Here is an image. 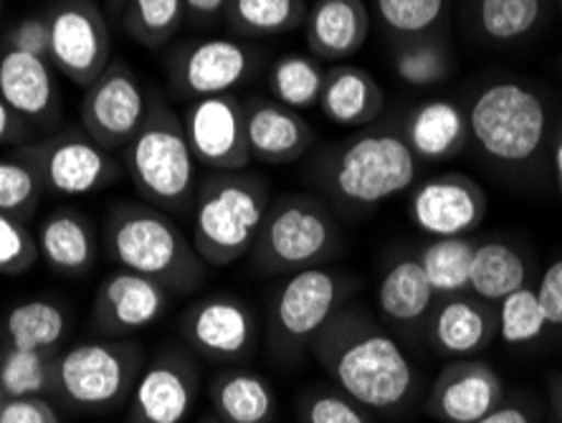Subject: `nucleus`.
Instances as JSON below:
<instances>
[{
    "instance_id": "f257e3e1",
    "label": "nucleus",
    "mask_w": 562,
    "mask_h": 423,
    "mask_svg": "<svg viewBox=\"0 0 562 423\" xmlns=\"http://www.w3.org/2000/svg\"><path fill=\"white\" fill-rule=\"evenodd\" d=\"M333 383L373 413H406L420 378L398 339L358 304H345L310 343Z\"/></svg>"
},
{
    "instance_id": "f03ea898",
    "label": "nucleus",
    "mask_w": 562,
    "mask_h": 423,
    "mask_svg": "<svg viewBox=\"0 0 562 423\" xmlns=\"http://www.w3.org/2000/svg\"><path fill=\"white\" fill-rule=\"evenodd\" d=\"M550 102L522 79H494L467 107L471 143L499 170L527 172L552 140Z\"/></svg>"
},
{
    "instance_id": "7ed1b4c3",
    "label": "nucleus",
    "mask_w": 562,
    "mask_h": 423,
    "mask_svg": "<svg viewBox=\"0 0 562 423\" xmlns=\"http://www.w3.org/2000/svg\"><path fill=\"white\" fill-rule=\"evenodd\" d=\"M418 163L403 130L368 127L335 147L319 182L333 209L368 213L406 193L418 178Z\"/></svg>"
},
{
    "instance_id": "20e7f679",
    "label": "nucleus",
    "mask_w": 562,
    "mask_h": 423,
    "mask_svg": "<svg viewBox=\"0 0 562 423\" xmlns=\"http://www.w3.org/2000/svg\"><path fill=\"white\" fill-rule=\"evenodd\" d=\"M269 203V182L249 168L213 170L198 182L190 242L205 267L223 269L249 256Z\"/></svg>"
},
{
    "instance_id": "39448f33",
    "label": "nucleus",
    "mask_w": 562,
    "mask_h": 423,
    "mask_svg": "<svg viewBox=\"0 0 562 423\" xmlns=\"http://www.w3.org/2000/svg\"><path fill=\"white\" fill-rule=\"evenodd\" d=\"M106 246L122 269L155 279L170 294L195 292L209 279L193 242L157 205H114L106 219Z\"/></svg>"
},
{
    "instance_id": "423d86ee",
    "label": "nucleus",
    "mask_w": 562,
    "mask_h": 423,
    "mask_svg": "<svg viewBox=\"0 0 562 423\" xmlns=\"http://www.w3.org/2000/svg\"><path fill=\"white\" fill-rule=\"evenodd\" d=\"M342 248V231L333 205L312 193H286L269 203L251 248L259 274H294L325 267Z\"/></svg>"
},
{
    "instance_id": "0eeeda50",
    "label": "nucleus",
    "mask_w": 562,
    "mask_h": 423,
    "mask_svg": "<svg viewBox=\"0 0 562 423\" xmlns=\"http://www.w3.org/2000/svg\"><path fill=\"white\" fill-rule=\"evenodd\" d=\"M127 168L135 188L162 211L190 213L198 190V160L190 151L183 122L162 99L127 145Z\"/></svg>"
},
{
    "instance_id": "6e6552de",
    "label": "nucleus",
    "mask_w": 562,
    "mask_h": 423,
    "mask_svg": "<svg viewBox=\"0 0 562 423\" xmlns=\"http://www.w3.org/2000/svg\"><path fill=\"white\" fill-rule=\"evenodd\" d=\"M355 292L347 271L314 267L281 281L269 307V350L279 363H294Z\"/></svg>"
},
{
    "instance_id": "1a4fd4ad",
    "label": "nucleus",
    "mask_w": 562,
    "mask_h": 423,
    "mask_svg": "<svg viewBox=\"0 0 562 423\" xmlns=\"http://www.w3.org/2000/svg\"><path fill=\"white\" fill-rule=\"evenodd\" d=\"M143 368V347L130 339L81 343L54 360L52 388L74 409L104 413L132 396Z\"/></svg>"
},
{
    "instance_id": "9d476101",
    "label": "nucleus",
    "mask_w": 562,
    "mask_h": 423,
    "mask_svg": "<svg viewBox=\"0 0 562 423\" xmlns=\"http://www.w3.org/2000/svg\"><path fill=\"white\" fill-rule=\"evenodd\" d=\"M180 330L190 350L221 365L246 363L259 343V320L234 294H213L190 304Z\"/></svg>"
},
{
    "instance_id": "9b49d317",
    "label": "nucleus",
    "mask_w": 562,
    "mask_h": 423,
    "mask_svg": "<svg viewBox=\"0 0 562 423\" xmlns=\"http://www.w3.org/2000/svg\"><path fill=\"white\" fill-rule=\"evenodd\" d=\"M48 62L77 87H92L110 66V29L102 11L89 0H61L48 13Z\"/></svg>"
},
{
    "instance_id": "f8f14e48",
    "label": "nucleus",
    "mask_w": 562,
    "mask_h": 423,
    "mask_svg": "<svg viewBox=\"0 0 562 423\" xmlns=\"http://www.w3.org/2000/svg\"><path fill=\"white\" fill-rule=\"evenodd\" d=\"M150 112L143 85L125 62H112L87 89L81 104V122L87 135L102 151H117L132 143Z\"/></svg>"
},
{
    "instance_id": "ddd939ff",
    "label": "nucleus",
    "mask_w": 562,
    "mask_h": 423,
    "mask_svg": "<svg viewBox=\"0 0 562 423\" xmlns=\"http://www.w3.org/2000/svg\"><path fill=\"white\" fill-rule=\"evenodd\" d=\"M201 391V368L193 355L165 347L145 360L130 401V423H186Z\"/></svg>"
},
{
    "instance_id": "4468645a",
    "label": "nucleus",
    "mask_w": 562,
    "mask_h": 423,
    "mask_svg": "<svg viewBox=\"0 0 562 423\" xmlns=\"http://www.w3.org/2000/svg\"><path fill=\"white\" fill-rule=\"evenodd\" d=\"M490 198L464 172H438L411 193L408 215L420 234L431 238L469 236L482 226Z\"/></svg>"
},
{
    "instance_id": "2eb2a0df",
    "label": "nucleus",
    "mask_w": 562,
    "mask_h": 423,
    "mask_svg": "<svg viewBox=\"0 0 562 423\" xmlns=\"http://www.w3.org/2000/svg\"><path fill=\"white\" fill-rule=\"evenodd\" d=\"M183 130L198 165L211 170H246L251 165L246 143V110L234 94L193 99Z\"/></svg>"
},
{
    "instance_id": "dca6fc26",
    "label": "nucleus",
    "mask_w": 562,
    "mask_h": 423,
    "mask_svg": "<svg viewBox=\"0 0 562 423\" xmlns=\"http://www.w3.org/2000/svg\"><path fill=\"white\" fill-rule=\"evenodd\" d=\"M254 48L234 38H203L183 46L172 62L178 94L201 99L231 94L254 74Z\"/></svg>"
},
{
    "instance_id": "f3484780",
    "label": "nucleus",
    "mask_w": 562,
    "mask_h": 423,
    "mask_svg": "<svg viewBox=\"0 0 562 423\" xmlns=\"http://www.w3.org/2000/svg\"><path fill=\"white\" fill-rule=\"evenodd\" d=\"M170 304V292L143 274L117 269L106 274L97 287L92 322L110 337L135 335L162 318Z\"/></svg>"
},
{
    "instance_id": "a211bd4d",
    "label": "nucleus",
    "mask_w": 562,
    "mask_h": 423,
    "mask_svg": "<svg viewBox=\"0 0 562 423\" xmlns=\"http://www.w3.org/2000/svg\"><path fill=\"white\" fill-rule=\"evenodd\" d=\"M507 396L499 372L476 358L451 360L428 391V416L441 423H474Z\"/></svg>"
},
{
    "instance_id": "6ab92c4d",
    "label": "nucleus",
    "mask_w": 562,
    "mask_h": 423,
    "mask_svg": "<svg viewBox=\"0 0 562 423\" xmlns=\"http://www.w3.org/2000/svg\"><path fill=\"white\" fill-rule=\"evenodd\" d=\"M494 337H497L494 304L476 300L469 292L436 300L428 318V339L441 358H474L494 343Z\"/></svg>"
},
{
    "instance_id": "aec40b11",
    "label": "nucleus",
    "mask_w": 562,
    "mask_h": 423,
    "mask_svg": "<svg viewBox=\"0 0 562 423\" xmlns=\"http://www.w3.org/2000/svg\"><path fill=\"white\" fill-rule=\"evenodd\" d=\"M246 110V143L251 160L263 165H286L300 160L314 145V127L296 110L277 99L251 97Z\"/></svg>"
},
{
    "instance_id": "412c9836",
    "label": "nucleus",
    "mask_w": 562,
    "mask_h": 423,
    "mask_svg": "<svg viewBox=\"0 0 562 423\" xmlns=\"http://www.w3.org/2000/svg\"><path fill=\"white\" fill-rule=\"evenodd\" d=\"M41 176L54 193L89 196L114 178V163L89 135H61L41 147Z\"/></svg>"
},
{
    "instance_id": "4be33fe9",
    "label": "nucleus",
    "mask_w": 562,
    "mask_h": 423,
    "mask_svg": "<svg viewBox=\"0 0 562 423\" xmlns=\"http://www.w3.org/2000/svg\"><path fill=\"white\" fill-rule=\"evenodd\" d=\"M413 155L426 163L453 160L471 143L467 110L453 99L434 97L416 104L403 124Z\"/></svg>"
},
{
    "instance_id": "5701e85b",
    "label": "nucleus",
    "mask_w": 562,
    "mask_h": 423,
    "mask_svg": "<svg viewBox=\"0 0 562 423\" xmlns=\"http://www.w3.org/2000/svg\"><path fill=\"white\" fill-rule=\"evenodd\" d=\"M314 59L342 62L366 46L370 13L366 0H317L304 19Z\"/></svg>"
},
{
    "instance_id": "b1692460",
    "label": "nucleus",
    "mask_w": 562,
    "mask_h": 423,
    "mask_svg": "<svg viewBox=\"0 0 562 423\" xmlns=\"http://www.w3.org/2000/svg\"><path fill=\"white\" fill-rule=\"evenodd\" d=\"M319 110L340 127H370L385 110V94L368 69L337 64L325 77Z\"/></svg>"
},
{
    "instance_id": "393cba45",
    "label": "nucleus",
    "mask_w": 562,
    "mask_h": 423,
    "mask_svg": "<svg viewBox=\"0 0 562 423\" xmlns=\"http://www.w3.org/2000/svg\"><path fill=\"white\" fill-rule=\"evenodd\" d=\"M0 99L26 120H46L56 110V81L48 59L19 48L0 56Z\"/></svg>"
},
{
    "instance_id": "a878e982",
    "label": "nucleus",
    "mask_w": 562,
    "mask_h": 423,
    "mask_svg": "<svg viewBox=\"0 0 562 423\" xmlns=\"http://www.w3.org/2000/svg\"><path fill=\"white\" fill-rule=\"evenodd\" d=\"M213 416L223 423H274L277 393L261 372L246 368H221L209 380Z\"/></svg>"
},
{
    "instance_id": "bb28decb",
    "label": "nucleus",
    "mask_w": 562,
    "mask_h": 423,
    "mask_svg": "<svg viewBox=\"0 0 562 423\" xmlns=\"http://www.w3.org/2000/svg\"><path fill=\"white\" fill-rule=\"evenodd\" d=\"M375 300L378 310L393 327L416 330L426 325L434 312L436 292L424 267H420L418 256H401L385 269Z\"/></svg>"
},
{
    "instance_id": "cd10ccee",
    "label": "nucleus",
    "mask_w": 562,
    "mask_h": 423,
    "mask_svg": "<svg viewBox=\"0 0 562 423\" xmlns=\"http://www.w3.org/2000/svg\"><path fill=\"white\" fill-rule=\"evenodd\" d=\"M530 281L527 254L507 238H486L474 248L469 277V294L497 307L504 297Z\"/></svg>"
},
{
    "instance_id": "c85d7f7f",
    "label": "nucleus",
    "mask_w": 562,
    "mask_h": 423,
    "mask_svg": "<svg viewBox=\"0 0 562 423\" xmlns=\"http://www.w3.org/2000/svg\"><path fill=\"white\" fill-rule=\"evenodd\" d=\"M38 254L64 277H85L94 267L97 238L89 223L74 211H54L38 229Z\"/></svg>"
},
{
    "instance_id": "c756f323",
    "label": "nucleus",
    "mask_w": 562,
    "mask_h": 423,
    "mask_svg": "<svg viewBox=\"0 0 562 423\" xmlns=\"http://www.w3.org/2000/svg\"><path fill=\"white\" fill-rule=\"evenodd\" d=\"M474 248H476V242L471 236H453V238H431V242L416 254L428 281H431L436 300L469 292Z\"/></svg>"
},
{
    "instance_id": "7c9ffc66",
    "label": "nucleus",
    "mask_w": 562,
    "mask_h": 423,
    "mask_svg": "<svg viewBox=\"0 0 562 423\" xmlns=\"http://www.w3.org/2000/svg\"><path fill=\"white\" fill-rule=\"evenodd\" d=\"M393 69L401 81L416 89H431L443 85L453 74V48L443 36L408 38L395 46Z\"/></svg>"
},
{
    "instance_id": "2f4dec72",
    "label": "nucleus",
    "mask_w": 562,
    "mask_h": 423,
    "mask_svg": "<svg viewBox=\"0 0 562 423\" xmlns=\"http://www.w3.org/2000/svg\"><path fill=\"white\" fill-rule=\"evenodd\" d=\"M544 19V0H476L474 23L492 44H517Z\"/></svg>"
},
{
    "instance_id": "473e14b6",
    "label": "nucleus",
    "mask_w": 562,
    "mask_h": 423,
    "mask_svg": "<svg viewBox=\"0 0 562 423\" xmlns=\"http://www.w3.org/2000/svg\"><path fill=\"white\" fill-rule=\"evenodd\" d=\"M5 335L19 350L52 353L66 335V312L46 300L23 302L8 312Z\"/></svg>"
},
{
    "instance_id": "72a5a7b5",
    "label": "nucleus",
    "mask_w": 562,
    "mask_h": 423,
    "mask_svg": "<svg viewBox=\"0 0 562 423\" xmlns=\"http://www.w3.org/2000/svg\"><path fill=\"white\" fill-rule=\"evenodd\" d=\"M307 19L304 0H231L228 29L238 36H281Z\"/></svg>"
},
{
    "instance_id": "f704fd0d",
    "label": "nucleus",
    "mask_w": 562,
    "mask_h": 423,
    "mask_svg": "<svg viewBox=\"0 0 562 423\" xmlns=\"http://www.w3.org/2000/svg\"><path fill=\"white\" fill-rule=\"evenodd\" d=\"M327 71L314 56L284 54L279 56L269 71L271 97L289 110H310L319 104L322 87H325Z\"/></svg>"
},
{
    "instance_id": "c9c22d12",
    "label": "nucleus",
    "mask_w": 562,
    "mask_h": 423,
    "mask_svg": "<svg viewBox=\"0 0 562 423\" xmlns=\"http://www.w3.org/2000/svg\"><path fill=\"white\" fill-rule=\"evenodd\" d=\"M550 333L544 320L540 297L535 285L527 281L525 287L504 297L497 304V337L509 347H530Z\"/></svg>"
},
{
    "instance_id": "e433bc0d",
    "label": "nucleus",
    "mask_w": 562,
    "mask_h": 423,
    "mask_svg": "<svg viewBox=\"0 0 562 423\" xmlns=\"http://www.w3.org/2000/svg\"><path fill=\"white\" fill-rule=\"evenodd\" d=\"M130 36L147 48H160L186 19V0H130L125 8Z\"/></svg>"
},
{
    "instance_id": "4c0bfd02",
    "label": "nucleus",
    "mask_w": 562,
    "mask_h": 423,
    "mask_svg": "<svg viewBox=\"0 0 562 423\" xmlns=\"http://www.w3.org/2000/svg\"><path fill=\"white\" fill-rule=\"evenodd\" d=\"M54 383L52 353L8 347L0 358V393L8 398L44 396Z\"/></svg>"
},
{
    "instance_id": "58836bf2",
    "label": "nucleus",
    "mask_w": 562,
    "mask_h": 423,
    "mask_svg": "<svg viewBox=\"0 0 562 423\" xmlns=\"http://www.w3.org/2000/svg\"><path fill=\"white\" fill-rule=\"evenodd\" d=\"M296 416L302 423H375L373 411L352 401L337 386H310L296 398Z\"/></svg>"
},
{
    "instance_id": "ea45409f",
    "label": "nucleus",
    "mask_w": 562,
    "mask_h": 423,
    "mask_svg": "<svg viewBox=\"0 0 562 423\" xmlns=\"http://www.w3.org/2000/svg\"><path fill=\"white\" fill-rule=\"evenodd\" d=\"M380 21L403 41L434 33L446 13V0H375Z\"/></svg>"
},
{
    "instance_id": "a19ab883",
    "label": "nucleus",
    "mask_w": 562,
    "mask_h": 423,
    "mask_svg": "<svg viewBox=\"0 0 562 423\" xmlns=\"http://www.w3.org/2000/svg\"><path fill=\"white\" fill-rule=\"evenodd\" d=\"M38 256V244L26 226L11 213L0 211V274L15 277L33 267Z\"/></svg>"
},
{
    "instance_id": "79ce46f5",
    "label": "nucleus",
    "mask_w": 562,
    "mask_h": 423,
    "mask_svg": "<svg viewBox=\"0 0 562 423\" xmlns=\"http://www.w3.org/2000/svg\"><path fill=\"white\" fill-rule=\"evenodd\" d=\"M38 196V180L26 163L0 160V211L21 213L33 205Z\"/></svg>"
},
{
    "instance_id": "37998d69",
    "label": "nucleus",
    "mask_w": 562,
    "mask_h": 423,
    "mask_svg": "<svg viewBox=\"0 0 562 423\" xmlns=\"http://www.w3.org/2000/svg\"><path fill=\"white\" fill-rule=\"evenodd\" d=\"M474 423H542V405L532 396H504L502 403Z\"/></svg>"
},
{
    "instance_id": "c03bdc74",
    "label": "nucleus",
    "mask_w": 562,
    "mask_h": 423,
    "mask_svg": "<svg viewBox=\"0 0 562 423\" xmlns=\"http://www.w3.org/2000/svg\"><path fill=\"white\" fill-rule=\"evenodd\" d=\"M535 289H537V297H540L544 320H548L550 330L560 333L562 330V256L540 274V281H537Z\"/></svg>"
},
{
    "instance_id": "a18cd8bd",
    "label": "nucleus",
    "mask_w": 562,
    "mask_h": 423,
    "mask_svg": "<svg viewBox=\"0 0 562 423\" xmlns=\"http://www.w3.org/2000/svg\"><path fill=\"white\" fill-rule=\"evenodd\" d=\"M8 41H11V48L48 59V54H52V29H48V19L29 15V19H23L11 31V38Z\"/></svg>"
},
{
    "instance_id": "49530a36",
    "label": "nucleus",
    "mask_w": 562,
    "mask_h": 423,
    "mask_svg": "<svg viewBox=\"0 0 562 423\" xmlns=\"http://www.w3.org/2000/svg\"><path fill=\"white\" fill-rule=\"evenodd\" d=\"M0 423H61L59 413L41 396L5 398L0 409Z\"/></svg>"
},
{
    "instance_id": "de8ad7c7",
    "label": "nucleus",
    "mask_w": 562,
    "mask_h": 423,
    "mask_svg": "<svg viewBox=\"0 0 562 423\" xmlns=\"http://www.w3.org/2000/svg\"><path fill=\"white\" fill-rule=\"evenodd\" d=\"M231 0H186V15L193 23H213L226 15Z\"/></svg>"
},
{
    "instance_id": "09e8293b",
    "label": "nucleus",
    "mask_w": 562,
    "mask_h": 423,
    "mask_svg": "<svg viewBox=\"0 0 562 423\" xmlns=\"http://www.w3.org/2000/svg\"><path fill=\"white\" fill-rule=\"evenodd\" d=\"M550 160H552V176H555V186L562 201V118L555 122V127H552Z\"/></svg>"
},
{
    "instance_id": "8fccbe9b",
    "label": "nucleus",
    "mask_w": 562,
    "mask_h": 423,
    "mask_svg": "<svg viewBox=\"0 0 562 423\" xmlns=\"http://www.w3.org/2000/svg\"><path fill=\"white\" fill-rule=\"evenodd\" d=\"M548 403L552 421L562 423V372L555 370L548 376Z\"/></svg>"
},
{
    "instance_id": "3c124183",
    "label": "nucleus",
    "mask_w": 562,
    "mask_h": 423,
    "mask_svg": "<svg viewBox=\"0 0 562 423\" xmlns=\"http://www.w3.org/2000/svg\"><path fill=\"white\" fill-rule=\"evenodd\" d=\"M15 118H19V114H15L3 99H0V143H5L8 137L15 135V127H19Z\"/></svg>"
},
{
    "instance_id": "603ef678",
    "label": "nucleus",
    "mask_w": 562,
    "mask_h": 423,
    "mask_svg": "<svg viewBox=\"0 0 562 423\" xmlns=\"http://www.w3.org/2000/svg\"><path fill=\"white\" fill-rule=\"evenodd\" d=\"M127 3H130V0H110V5L114 8V11H125Z\"/></svg>"
},
{
    "instance_id": "864d4df0",
    "label": "nucleus",
    "mask_w": 562,
    "mask_h": 423,
    "mask_svg": "<svg viewBox=\"0 0 562 423\" xmlns=\"http://www.w3.org/2000/svg\"><path fill=\"white\" fill-rule=\"evenodd\" d=\"M203 423H223V421H221V419H216V416H205V419H203Z\"/></svg>"
},
{
    "instance_id": "5fc2aeb1",
    "label": "nucleus",
    "mask_w": 562,
    "mask_h": 423,
    "mask_svg": "<svg viewBox=\"0 0 562 423\" xmlns=\"http://www.w3.org/2000/svg\"><path fill=\"white\" fill-rule=\"evenodd\" d=\"M0 409H3V393H0Z\"/></svg>"
}]
</instances>
